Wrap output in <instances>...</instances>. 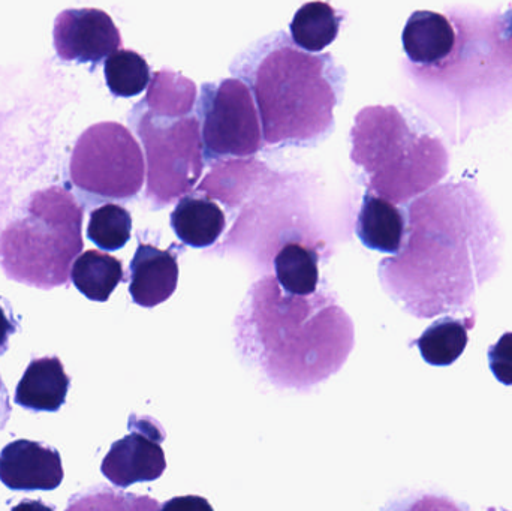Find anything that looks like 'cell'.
Segmentation results:
<instances>
[{
  "label": "cell",
  "mask_w": 512,
  "mask_h": 511,
  "mask_svg": "<svg viewBox=\"0 0 512 511\" xmlns=\"http://www.w3.org/2000/svg\"><path fill=\"white\" fill-rule=\"evenodd\" d=\"M397 257L379 264L385 291L418 318L463 314L499 270L504 234L469 182L447 183L409 206Z\"/></svg>",
  "instance_id": "cell-1"
},
{
  "label": "cell",
  "mask_w": 512,
  "mask_h": 511,
  "mask_svg": "<svg viewBox=\"0 0 512 511\" xmlns=\"http://www.w3.org/2000/svg\"><path fill=\"white\" fill-rule=\"evenodd\" d=\"M237 330V344L270 381L300 390L336 374L354 347V326L334 300L283 296L273 278L252 287Z\"/></svg>",
  "instance_id": "cell-2"
},
{
  "label": "cell",
  "mask_w": 512,
  "mask_h": 511,
  "mask_svg": "<svg viewBox=\"0 0 512 511\" xmlns=\"http://www.w3.org/2000/svg\"><path fill=\"white\" fill-rule=\"evenodd\" d=\"M230 69L254 95L264 144L316 146L334 131L346 71L333 54L309 53L276 32L249 45Z\"/></svg>",
  "instance_id": "cell-3"
},
{
  "label": "cell",
  "mask_w": 512,
  "mask_h": 511,
  "mask_svg": "<svg viewBox=\"0 0 512 511\" xmlns=\"http://www.w3.org/2000/svg\"><path fill=\"white\" fill-rule=\"evenodd\" d=\"M351 159L369 191L394 204L429 191L448 173V152L432 135L414 131L396 107H366L351 129Z\"/></svg>",
  "instance_id": "cell-4"
},
{
  "label": "cell",
  "mask_w": 512,
  "mask_h": 511,
  "mask_svg": "<svg viewBox=\"0 0 512 511\" xmlns=\"http://www.w3.org/2000/svg\"><path fill=\"white\" fill-rule=\"evenodd\" d=\"M83 209L62 188L36 192L27 216L0 236V263L8 278L51 290L65 285L72 260L83 249Z\"/></svg>",
  "instance_id": "cell-5"
},
{
  "label": "cell",
  "mask_w": 512,
  "mask_h": 511,
  "mask_svg": "<svg viewBox=\"0 0 512 511\" xmlns=\"http://www.w3.org/2000/svg\"><path fill=\"white\" fill-rule=\"evenodd\" d=\"M129 120L146 150L147 198L156 209L170 206L189 194L203 174L200 119L194 113L162 116L140 102Z\"/></svg>",
  "instance_id": "cell-6"
},
{
  "label": "cell",
  "mask_w": 512,
  "mask_h": 511,
  "mask_svg": "<svg viewBox=\"0 0 512 511\" xmlns=\"http://www.w3.org/2000/svg\"><path fill=\"white\" fill-rule=\"evenodd\" d=\"M71 180L80 191L105 200H129L143 188V152L129 129L102 122L83 132L72 150Z\"/></svg>",
  "instance_id": "cell-7"
},
{
  "label": "cell",
  "mask_w": 512,
  "mask_h": 511,
  "mask_svg": "<svg viewBox=\"0 0 512 511\" xmlns=\"http://www.w3.org/2000/svg\"><path fill=\"white\" fill-rule=\"evenodd\" d=\"M204 159L248 158L264 144L254 95L240 78L204 83L197 101Z\"/></svg>",
  "instance_id": "cell-8"
},
{
  "label": "cell",
  "mask_w": 512,
  "mask_h": 511,
  "mask_svg": "<svg viewBox=\"0 0 512 511\" xmlns=\"http://www.w3.org/2000/svg\"><path fill=\"white\" fill-rule=\"evenodd\" d=\"M53 38L57 56L65 62L98 65L122 47V35L113 18L96 8L60 12Z\"/></svg>",
  "instance_id": "cell-9"
},
{
  "label": "cell",
  "mask_w": 512,
  "mask_h": 511,
  "mask_svg": "<svg viewBox=\"0 0 512 511\" xmlns=\"http://www.w3.org/2000/svg\"><path fill=\"white\" fill-rule=\"evenodd\" d=\"M129 422L131 434L111 446L102 461L101 471L117 488H129L134 483L155 482L167 470L162 449V434L152 420L134 417Z\"/></svg>",
  "instance_id": "cell-10"
},
{
  "label": "cell",
  "mask_w": 512,
  "mask_h": 511,
  "mask_svg": "<svg viewBox=\"0 0 512 511\" xmlns=\"http://www.w3.org/2000/svg\"><path fill=\"white\" fill-rule=\"evenodd\" d=\"M63 476L59 452L35 441L17 440L0 452V482L11 491H54Z\"/></svg>",
  "instance_id": "cell-11"
},
{
  "label": "cell",
  "mask_w": 512,
  "mask_h": 511,
  "mask_svg": "<svg viewBox=\"0 0 512 511\" xmlns=\"http://www.w3.org/2000/svg\"><path fill=\"white\" fill-rule=\"evenodd\" d=\"M129 293L141 308H155L167 302L177 290L179 263L173 251L140 243L131 261Z\"/></svg>",
  "instance_id": "cell-12"
},
{
  "label": "cell",
  "mask_w": 512,
  "mask_h": 511,
  "mask_svg": "<svg viewBox=\"0 0 512 511\" xmlns=\"http://www.w3.org/2000/svg\"><path fill=\"white\" fill-rule=\"evenodd\" d=\"M403 50L414 65L441 69L456 50L453 23L444 14L415 11L406 21L402 35Z\"/></svg>",
  "instance_id": "cell-13"
},
{
  "label": "cell",
  "mask_w": 512,
  "mask_h": 511,
  "mask_svg": "<svg viewBox=\"0 0 512 511\" xmlns=\"http://www.w3.org/2000/svg\"><path fill=\"white\" fill-rule=\"evenodd\" d=\"M71 380L59 357L32 360L15 390V404L26 410L56 413L65 404Z\"/></svg>",
  "instance_id": "cell-14"
},
{
  "label": "cell",
  "mask_w": 512,
  "mask_h": 511,
  "mask_svg": "<svg viewBox=\"0 0 512 511\" xmlns=\"http://www.w3.org/2000/svg\"><path fill=\"white\" fill-rule=\"evenodd\" d=\"M357 234L366 248L397 254L406 236L405 215L396 204L369 191L358 213Z\"/></svg>",
  "instance_id": "cell-15"
},
{
  "label": "cell",
  "mask_w": 512,
  "mask_h": 511,
  "mask_svg": "<svg viewBox=\"0 0 512 511\" xmlns=\"http://www.w3.org/2000/svg\"><path fill=\"white\" fill-rule=\"evenodd\" d=\"M227 219L218 204L207 198L182 197L171 213L176 236L191 248H210L224 233Z\"/></svg>",
  "instance_id": "cell-16"
},
{
  "label": "cell",
  "mask_w": 512,
  "mask_h": 511,
  "mask_svg": "<svg viewBox=\"0 0 512 511\" xmlns=\"http://www.w3.org/2000/svg\"><path fill=\"white\" fill-rule=\"evenodd\" d=\"M475 326V314L469 318H456L453 315L436 320L418 338V350L429 365H453L468 347V330Z\"/></svg>",
  "instance_id": "cell-17"
},
{
  "label": "cell",
  "mask_w": 512,
  "mask_h": 511,
  "mask_svg": "<svg viewBox=\"0 0 512 511\" xmlns=\"http://www.w3.org/2000/svg\"><path fill=\"white\" fill-rule=\"evenodd\" d=\"M343 15L327 2L304 3L289 24L292 42L309 51L321 53L339 36Z\"/></svg>",
  "instance_id": "cell-18"
},
{
  "label": "cell",
  "mask_w": 512,
  "mask_h": 511,
  "mask_svg": "<svg viewBox=\"0 0 512 511\" xmlns=\"http://www.w3.org/2000/svg\"><path fill=\"white\" fill-rule=\"evenodd\" d=\"M72 284L93 302H107L123 281V264L113 255L87 251L72 264Z\"/></svg>",
  "instance_id": "cell-19"
},
{
  "label": "cell",
  "mask_w": 512,
  "mask_h": 511,
  "mask_svg": "<svg viewBox=\"0 0 512 511\" xmlns=\"http://www.w3.org/2000/svg\"><path fill=\"white\" fill-rule=\"evenodd\" d=\"M141 104L162 116H188L197 104V86L179 72L162 69L153 75Z\"/></svg>",
  "instance_id": "cell-20"
},
{
  "label": "cell",
  "mask_w": 512,
  "mask_h": 511,
  "mask_svg": "<svg viewBox=\"0 0 512 511\" xmlns=\"http://www.w3.org/2000/svg\"><path fill=\"white\" fill-rule=\"evenodd\" d=\"M274 272L286 293L310 296L318 287V254L301 243H286L274 258Z\"/></svg>",
  "instance_id": "cell-21"
},
{
  "label": "cell",
  "mask_w": 512,
  "mask_h": 511,
  "mask_svg": "<svg viewBox=\"0 0 512 511\" xmlns=\"http://www.w3.org/2000/svg\"><path fill=\"white\" fill-rule=\"evenodd\" d=\"M108 89L117 98L140 95L149 86L152 75L147 60L132 50H117L104 66Z\"/></svg>",
  "instance_id": "cell-22"
},
{
  "label": "cell",
  "mask_w": 512,
  "mask_h": 511,
  "mask_svg": "<svg viewBox=\"0 0 512 511\" xmlns=\"http://www.w3.org/2000/svg\"><path fill=\"white\" fill-rule=\"evenodd\" d=\"M132 216L119 204H104L93 210L87 236L104 251H119L131 239Z\"/></svg>",
  "instance_id": "cell-23"
},
{
  "label": "cell",
  "mask_w": 512,
  "mask_h": 511,
  "mask_svg": "<svg viewBox=\"0 0 512 511\" xmlns=\"http://www.w3.org/2000/svg\"><path fill=\"white\" fill-rule=\"evenodd\" d=\"M490 371L504 386H512V332L489 348Z\"/></svg>",
  "instance_id": "cell-24"
},
{
  "label": "cell",
  "mask_w": 512,
  "mask_h": 511,
  "mask_svg": "<svg viewBox=\"0 0 512 511\" xmlns=\"http://www.w3.org/2000/svg\"><path fill=\"white\" fill-rule=\"evenodd\" d=\"M18 330V321L15 320L12 309L0 297V356L6 353L9 347V338Z\"/></svg>",
  "instance_id": "cell-25"
},
{
  "label": "cell",
  "mask_w": 512,
  "mask_h": 511,
  "mask_svg": "<svg viewBox=\"0 0 512 511\" xmlns=\"http://www.w3.org/2000/svg\"><path fill=\"white\" fill-rule=\"evenodd\" d=\"M501 26L502 38H504V41L511 42L512 44V3L511 8L502 17Z\"/></svg>",
  "instance_id": "cell-26"
}]
</instances>
